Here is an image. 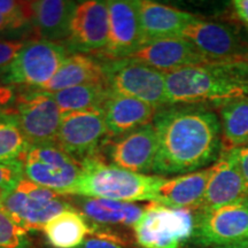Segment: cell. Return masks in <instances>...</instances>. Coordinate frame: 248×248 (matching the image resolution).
Returning <instances> with one entry per match:
<instances>
[{"mask_svg":"<svg viewBox=\"0 0 248 248\" xmlns=\"http://www.w3.org/2000/svg\"><path fill=\"white\" fill-rule=\"evenodd\" d=\"M109 137L101 108L62 114L55 144L66 153L83 161L100 151Z\"/></svg>","mask_w":248,"mask_h":248,"instance_id":"10","label":"cell"},{"mask_svg":"<svg viewBox=\"0 0 248 248\" xmlns=\"http://www.w3.org/2000/svg\"><path fill=\"white\" fill-rule=\"evenodd\" d=\"M14 111L29 145L55 144L62 113L51 93L17 89Z\"/></svg>","mask_w":248,"mask_h":248,"instance_id":"8","label":"cell"},{"mask_svg":"<svg viewBox=\"0 0 248 248\" xmlns=\"http://www.w3.org/2000/svg\"><path fill=\"white\" fill-rule=\"evenodd\" d=\"M153 125L157 139L155 175L199 171L221 156V120L206 105H168L156 111Z\"/></svg>","mask_w":248,"mask_h":248,"instance_id":"1","label":"cell"},{"mask_svg":"<svg viewBox=\"0 0 248 248\" xmlns=\"http://www.w3.org/2000/svg\"><path fill=\"white\" fill-rule=\"evenodd\" d=\"M212 168L203 199L195 212H206L248 199L241 173L228 151H223Z\"/></svg>","mask_w":248,"mask_h":248,"instance_id":"16","label":"cell"},{"mask_svg":"<svg viewBox=\"0 0 248 248\" xmlns=\"http://www.w3.org/2000/svg\"><path fill=\"white\" fill-rule=\"evenodd\" d=\"M157 150L153 123L117 137H108L100 148L110 164L132 172L152 171Z\"/></svg>","mask_w":248,"mask_h":248,"instance_id":"13","label":"cell"},{"mask_svg":"<svg viewBox=\"0 0 248 248\" xmlns=\"http://www.w3.org/2000/svg\"><path fill=\"white\" fill-rule=\"evenodd\" d=\"M29 42L30 40L24 38H0V71L4 70L13 62L16 55Z\"/></svg>","mask_w":248,"mask_h":248,"instance_id":"29","label":"cell"},{"mask_svg":"<svg viewBox=\"0 0 248 248\" xmlns=\"http://www.w3.org/2000/svg\"><path fill=\"white\" fill-rule=\"evenodd\" d=\"M194 218L192 241L199 247L213 248L248 239V199L195 212Z\"/></svg>","mask_w":248,"mask_h":248,"instance_id":"9","label":"cell"},{"mask_svg":"<svg viewBox=\"0 0 248 248\" xmlns=\"http://www.w3.org/2000/svg\"><path fill=\"white\" fill-rule=\"evenodd\" d=\"M92 83H106L102 61L88 54L73 53L66 59L55 76L40 91L54 93Z\"/></svg>","mask_w":248,"mask_h":248,"instance_id":"21","label":"cell"},{"mask_svg":"<svg viewBox=\"0 0 248 248\" xmlns=\"http://www.w3.org/2000/svg\"><path fill=\"white\" fill-rule=\"evenodd\" d=\"M106 84L111 91L146 102L156 110L168 106L166 75L135 59L102 61Z\"/></svg>","mask_w":248,"mask_h":248,"instance_id":"6","label":"cell"},{"mask_svg":"<svg viewBox=\"0 0 248 248\" xmlns=\"http://www.w3.org/2000/svg\"><path fill=\"white\" fill-rule=\"evenodd\" d=\"M129 58L162 73L212 62L184 37H172L145 43Z\"/></svg>","mask_w":248,"mask_h":248,"instance_id":"15","label":"cell"},{"mask_svg":"<svg viewBox=\"0 0 248 248\" xmlns=\"http://www.w3.org/2000/svg\"><path fill=\"white\" fill-rule=\"evenodd\" d=\"M222 140L226 150L248 144V97L226 102L219 109Z\"/></svg>","mask_w":248,"mask_h":248,"instance_id":"24","label":"cell"},{"mask_svg":"<svg viewBox=\"0 0 248 248\" xmlns=\"http://www.w3.org/2000/svg\"><path fill=\"white\" fill-rule=\"evenodd\" d=\"M21 161L24 177L60 195L71 194L82 172V162L57 144L29 145Z\"/></svg>","mask_w":248,"mask_h":248,"instance_id":"5","label":"cell"},{"mask_svg":"<svg viewBox=\"0 0 248 248\" xmlns=\"http://www.w3.org/2000/svg\"><path fill=\"white\" fill-rule=\"evenodd\" d=\"M101 109L110 137L125 135L153 123L157 111L146 102L111 90Z\"/></svg>","mask_w":248,"mask_h":248,"instance_id":"18","label":"cell"},{"mask_svg":"<svg viewBox=\"0 0 248 248\" xmlns=\"http://www.w3.org/2000/svg\"><path fill=\"white\" fill-rule=\"evenodd\" d=\"M231 157L233 159L235 166L238 167L241 173V177L244 179L245 187H246V193L248 198V146H243L238 148H232V150H226Z\"/></svg>","mask_w":248,"mask_h":248,"instance_id":"31","label":"cell"},{"mask_svg":"<svg viewBox=\"0 0 248 248\" xmlns=\"http://www.w3.org/2000/svg\"><path fill=\"white\" fill-rule=\"evenodd\" d=\"M27 233L0 207V248H29Z\"/></svg>","mask_w":248,"mask_h":248,"instance_id":"27","label":"cell"},{"mask_svg":"<svg viewBox=\"0 0 248 248\" xmlns=\"http://www.w3.org/2000/svg\"><path fill=\"white\" fill-rule=\"evenodd\" d=\"M43 230L49 244L55 248H77L92 234L95 226L76 209L64 210L46 223Z\"/></svg>","mask_w":248,"mask_h":248,"instance_id":"23","label":"cell"},{"mask_svg":"<svg viewBox=\"0 0 248 248\" xmlns=\"http://www.w3.org/2000/svg\"><path fill=\"white\" fill-rule=\"evenodd\" d=\"M212 168L164 179L154 202L176 209H197L203 199Z\"/></svg>","mask_w":248,"mask_h":248,"instance_id":"19","label":"cell"},{"mask_svg":"<svg viewBox=\"0 0 248 248\" xmlns=\"http://www.w3.org/2000/svg\"><path fill=\"white\" fill-rule=\"evenodd\" d=\"M246 146H248V144H247V145H246Z\"/></svg>","mask_w":248,"mask_h":248,"instance_id":"36","label":"cell"},{"mask_svg":"<svg viewBox=\"0 0 248 248\" xmlns=\"http://www.w3.org/2000/svg\"><path fill=\"white\" fill-rule=\"evenodd\" d=\"M110 89L106 83L78 85L51 93L62 114L69 111L101 108L107 100Z\"/></svg>","mask_w":248,"mask_h":248,"instance_id":"25","label":"cell"},{"mask_svg":"<svg viewBox=\"0 0 248 248\" xmlns=\"http://www.w3.org/2000/svg\"><path fill=\"white\" fill-rule=\"evenodd\" d=\"M109 32L106 47L93 57L101 61L129 58L142 45L137 0H108Z\"/></svg>","mask_w":248,"mask_h":248,"instance_id":"14","label":"cell"},{"mask_svg":"<svg viewBox=\"0 0 248 248\" xmlns=\"http://www.w3.org/2000/svg\"><path fill=\"white\" fill-rule=\"evenodd\" d=\"M17 97V89L0 79V110H13Z\"/></svg>","mask_w":248,"mask_h":248,"instance_id":"32","label":"cell"},{"mask_svg":"<svg viewBox=\"0 0 248 248\" xmlns=\"http://www.w3.org/2000/svg\"><path fill=\"white\" fill-rule=\"evenodd\" d=\"M22 30L20 27L17 26L14 21H12L11 18H8L5 15L0 13V35L1 33H7L9 31H18Z\"/></svg>","mask_w":248,"mask_h":248,"instance_id":"33","label":"cell"},{"mask_svg":"<svg viewBox=\"0 0 248 248\" xmlns=\"http://www.w3.org/2000/svg\"><path fill=\"white\" fill-rule=\"evenodd\" d=\"M68 54L62 43L30 40L13 62L0 71V79L16 89L40 90L55 76Z\"/></svg>","mask_w":248,"mask_h":248,"instance_id":"4","label":"cell"},{"mask_svg":"<svg viewBox=\"0 0 248 248\" xmlns=\"http://www.w3.org/2000/svg\"><path fill=\"white\" fill-rule=\"evenodd\" d=\"M77 4L69 0L30 1L31 24L36 35L47 42H63L69 35Z\"/></svg>","mask_w":248,"mask_h":248,"instance_id":"20","label":"cell"},{"mask_svg":"<svg viewBox=\"0 0 248 248\" xmlns=\"http://www.w3.org/2000/svg\"><path fill=\"white\" fill-rule=\"evenodd\" d=\"M213 248H248V239L244 241H239V243H233L224 245V246H218V247H213Z\"/></svg>","mask_w":248,"mask_h":248,"instance_id":"34","label":"cell"},{"mask_svg":"<svg viewBox=\"0 0 248 248\" xmlns=\"http://www.w3.org/2000/svg\"><path fill=\"white\" fill-rule=\"evenodd\" d=\"M109 32L108 1L86 0L77 4L69 35L62 42L68 52L98 54L106 47Z\"/></svg>","mask_w":248,"mask_h":248,"instance_id":"12","label":"cell"},{"mask_svg":"<svg viewBox=\"0 0 248 248\" xmlns=\"http://www.w3.org/2000/svg\"><path fill=\"white\" fill-rule=\"evenodd\" d=\"M244 61H247L248 62V53H247V55H246V58H245V60Z\"/></svg>","mask_w":248,"mask_h":248,"instance_id":"35","label":"cell"},{"mask_svg":"<svg viewBox=\"0 0 248 248\" xmlns=\"http://www.w3.org/2000/svg\"><path fill=\"white\" fill-rule=\"evenodd\" d=\"M181 37L190 40L212 62L244 61L248 45L233 26L198 17L183 30Z\"/></svg>","mask_w":248,"mask_h":248,"instance_id":"11","label":"cell"},{"mask_svg":"<svg viewBox=\"0 0 248 248\" xmlns=\"http://www.w3.org/2000/svg\"><path fill=\"white\" fill-rule=\"evenodd\" d=\"M123 241L119 235L109 232H93L91 237L86 238L77 248H124Z\"/></svg>","mask_w":248,"mask_h":248,"instance_id":"30","label":"cell"},{"mask_svg":"<svg viewBox=\"0 0 248 248\" xmlns=\"http://www.w3.org/2000/svg\"><path fill=\"white\" fill-rule=\"evenodd\" d=\"M23 177L24 170L21 160L0 162V200L13 191Z\"/></svg>","mask_w":248,"mask_h":248,"instance_id":"28","label":"cell"},{"mask_svg":"<svg viewBox=\"0 0 248 248\" xmlns=\"http://www.w3.org/2000/svg\"><path fill=\"white\" fill-rule=\"evenodd\" d=\"M29 147L13 110H0V162L21 160Z\"/></svg>","mask_w":248,"mask_h":248,"instance_id":"26","label":"cell"},{"mask_svg":"<svg viewBox=\"0 0 248 248\" xmlns=\"http://www.w3.org/2000/svg\"><path fill=\"white\" fill-rule=\"evenodd\" d=\"M166 75V93L169 105L219 106L248 97V62H209L182 68Z\"/></svg>","mask_w":248,"mask_h":248,"instance_id":"2","label":"cell"},{"mask_svg":"<svg viewBox=\"0 0 248 248\" xmlns=\"http://www.w3.org/2000/svg\"><path fill=\"white\" fill-rule=\"evenodd\" d=\"M80 162L82 172L71 195L130 203L154 202L157 188L166 179L162 176L132 172L108 163L100 151Z\"/></svg>","mask_w":248,"mask_h":248,"instance_id":"3","label":"cell"},{"mask_svg":"<svg viewBox=\"0 0 248 248\" xmlns=\"http://www.w3.org/2000/svg\"><path fill=\"white\" fill-rule=\"evenodd\" d=\"M195 218L191 209H176L153 202L135 225L136 241L142 248H181L192 240Z\"/></svg>","mask_w":248,"mask_h":248,"instance_id":"7","label":"cell"},{"mask_svg":"<svg viewBox=\"0 0 248 248\" xmlns=\"http://www.w3.org/2000/svg\"><path fill=\"white\" fill-rule=\"evenodd\" d=\"M78 207L93 225H121L124 228H135L145 212V208L138 204L97 198H83Z\"/></svg>","mask_w":248,"mask_h":248,"instance_id":"22","label":"cell"},{"mask_svg":"<svg viewBox=\"0 0 248 248\" xmlns=\"http://www.w3.org/2000/svg\"><path fill=\"white\" fill-rule=\"evenodd\" d=\"M137 7L142 44L157 39L181 37L183 30L199 17L151 0H137Z\"/></svg>","mask_w":248,"mask_h":248,"instance_id":"17","label":"cell"}]
</instances>
